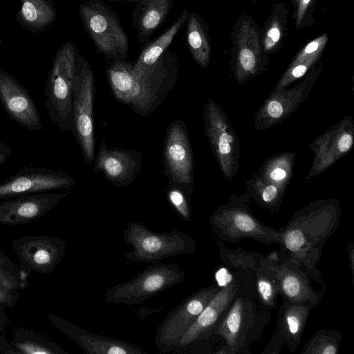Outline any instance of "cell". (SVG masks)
<instances>
[{"instance_id":"1","label":"cell","mask_w":354,"mask_h":354,"mask_svg":"<svg viewBox=\"0 0 354 354\" xmlns=\"http://www.w3.org/2000/svg\"><path fill=\"white\" fill-rule=\"evenodd\" d=\"M340 209L337 203H313L295 212L281 228L280 257L299 261L311 279L326 285L317 268L324 245L337 229Z\"/></svg>"},{"instance_id":"2","label":"cell","mask_w":354,"mask_h":354,"mask_svg":"<svg viewBox=\"0 0 354 354\" xmlns=\"http://www.w3.org/2000/svg\"><path fill=\"white\" fill-rule=\"evenodd\" d=\"M132 63L113 61L106 75L115 98L131 106L135 113L148 115L152 113L174 86L160 57L153 69L142 73L131 70Z\"/></svg>"},{"instance_id":"3","label":"cell","mask_w":354,"mask_h":354,"mask_svg":"<svg viewBox=\"0 0 354 354\" xmlns=\"http://www.w3.org/2000/svg\"><path fill=\"white\" fill-rule=\"evenodd\" d=\"M78 59L75 44H63L55 54L44 92L49 119L64 132L73 130V84Z\"/></svg>"},{"instance_id":"4","label":"cell","mask_w":354,"mask_h":354,"mask_svg":"<svg viewBox=\"0 0 354 354\" xmlns=\"http://www.w3.org/2000/svg\"><path fill=\"white\" fill-rule=\"evenodd\" d=\"M123 239L131 247L124 257L132 263H159L164 258L192 254L197 250L196 241L185 232H156L138 221L127 225L123 232Z\"/></svg>"},{"instance_id":"5","label":"cell","mask_w":354,"mask_h":354,"mask_svg":"<svg viewBox=\"0 0 354 354\" xmlns=\"http://www.w3.org/2000/svg\"><path fill=\"white\" fill-rule=\"evenodd\" d=\"M186 271L177 263H153L130 280L109 288L104 299L108 303L140 305L152 296L180 283Z\"/></svg>"},{"instance_id":"6","label":"cell","mask_w":354,"mask_h":354,"mask_svg":"<svg viewBox=\"0 0 354 354\" xmlns=\"http://www.w3.org/2000/svg\"><path fill=\"white\" fill-rule=\"evenodd\" d=\"M212 232L223 242L238 243L249 239L266 244L279 243L280 230L263 224L243 203L231 201L211 216Z\"/></svg>"},{"instance_id":"7","label":"cell","mask_w":354,"mask_h":354,"mask_svg":"<svg viewBox=\"0 0 354 354\" xmlns=\"http://www.w3.org/2000/svg\"><path fill=\"white\" fill-rule=\"evenodd\" d=\"M255 292L245 290L239 283L238 291L228 310L215 329L213 337H219L227 354L247 353L250 344L259 337Z\"/></svg>"},{"instance_id":"8","label":"cell","mask_w":354,"mask_h":354,"mask_svg":"<svg viewBox=\"0 0 354 354\" xmlns=\"http://www.w3.org/2000/svg\"><path fill=\"white\" fill-rule=\"evenodd\" d=\"M79 12L86 30L106 58L125 61L129 44L117 15L102 0L81 4Z\"/></svg>"},{"instance_id":"9","label":"cell","mask_w":354,"mask_h":354,"mask_svg":"<svg viewBox=\"0 0 354 354\" xmlns=\"http://www.w3.org/2000/svg\"><path fill=\"white\" fill-rule=\"evenodd\" d=\"M95 86L93 70L88 63L79 57L73 95V133L90 165L95 156L93 102Z\"/></svg>"},{"instance_id":"10","label":"cell","mask_w":354,"mask_h":354,"mask_svg":"<svg viewBox=\"0 0 354 354\" xmlns=\"http://www.w3.org/2000/svg\"><path fill=\"white\" fill-rule=\"evenodd\" d=\"M215 279L219 290L180 338L174 352L187 353L197 342L213 337L215 329L233 301L239 286L236 278L223 268L216 272Z\"/></svg>"},{"instance_id":"11","label":"cell","mask_w":354,"mask_h":354,"mask_svg":"<svg viewBox=\"0 0 354 354\" xmlns=\"http://www.w3.org/2000/svg\"><path fill=\"white\" fill-rule=\"evenodd\" d=\"M219 290L217 283L200 289L174 308L160 324L155 345L161 353L174 351L180 338Z\"/></svg>"},{"instance_id":"12","label":"cell","mask_w":354,"mask_h":354,"mask_svg":"<svg viewBox=\"0 0 354 354\" xmlns=\"http://www.w3.org/2000/svg\"><path fill=\"white\" fill-rule=\"evenodd\" d=\"M259 269L274 281L282 299L290 302L309 303L315 307L325 293L326 285L321 291L315 290L308 273L292 258L280 257L278 263H273L263 256Z\"/></svg>"},{"instance_id":"13","label":"cell","mask_w":354,"mask_h":354,"mask_svg":"<svg viewBox=\"0 0 354 354\" xmlns=\"http://www.w3.org/2000/svg\"><path fill=\"white\" fill-rule=\"evenodd\" d=\"M76 185L75 179L62 171L26 166L0 183V199L57 189L70 190Z\"/></svg>"},{"instance_id":"14","label":"cell","mask_w":354,"mask_h":354,"mask_svg":"<svg viewBox=\"0 0 354 354\" xmlns=\"http://www.w3.org/2000/svg\"><path fill=\"white\" fill-rule=\"evenodd\" d=\"M163 153L169 184L191 187L193 182V155L189 135L181 120H175L169 124Z\"/></svg>"},{"instance_id":"15","label":"cell","mask_w":354,"mask_h":354,"mask_svg":"<svg viewBox=\"0 0 354 354\" xmlns=\"http://www.w3.org/2000/svg\"><path fill=\"white\" fill-rule=\"evenodd\" d=\"M0 102L11 121L28 131H43L40 113L28 91L4 71H0Z\"/></svg>"},{"instance_id":"16","label":"cell","mask_w":354,"mask_h":354,"mask_svg":"<svg viewBox=\"0 0 354 354\" xmlns=\"http://www.w3.org/2000/svg\"><path fill=\"white\" fill-rule=\"evenodd\" d=\"M313 308L309 303H295L282 299L276 330L261 353H279L283 345L290 351H295Z\"/></svg>"},{"instance_id":"17","label":"cell","mask_w":354,"mask_h":354,"mask_svg":"<svg viewBox=\"0 0 354 354\" xmlns=\"http://www.w3.org/2000/svg\"><path fill=\"white\" fill-rule=\"evenodd\" d=\"M142 164V153L138 149H109L104 138L93 166V171H102L115 186H126L140 174Z\"/></svg>"},{"instance_id":"18","label":"cell","mask_w":354,"mask_h":354,"mask_svg":"<svg viewBox=\"0 0 354 354\" xmlns=\"http://www.w3.org/2000/svg\"><path fill=\"white\" fill-rule=\"evenodd\" d=\"M205 131L215 156L226 177L233 174L235 138L227 120L219 107L208 100L204 107Z\"/></svg>"},{"instance_id":"19","label":"cell","mask_w":354,"mask_h":354,"mask_svg":"<svg viewBox=\"0 0 354 354\" xmlns=\"http://www.w3.org/2000/svg\"><path fill=\"white\" fill-rule=\"evenodd\" d=\"M68 194V191L24 194L0 203V224L19 225L36 220L49 212Z\"/></svg>"},{"instance_id":"20","label":"cell","mask_w":354,"mask_h":354,"mask_svg":"<svg viewBox=\"0 0 354 354\" xmlns=\"http://www.w3.org/2000/svg\"><path fill=\"white\" fill-rule=\"evenodd\" d=\"M55 324L88 354L146 353L131 343L95 334L61 318L55 319Z\"/></svg>"},{"instance_id":"21","label":"cell","mask_w":354,"mask_h":354,"mask_svg":"<svg viewBox=\"0 0 354 354\" xmlns=\"http://www.w3.org/2000/svg\"><path fill=\"white\" fill-rule=\"evenodd\" d=\"M21 247V255L35 270L50 271L60 261L64 243L59 239H32Z\"/></svg>"},{"instance_id":"22","label":"cell","mask_w":354,"mask_h":354,"mask_svg":"<svg viewBox=\"0 0 354 354\" xmlns=\"http://www.w3.org/2000/svg\"><path fill=\"white\" fill-rule=\"evenodd\" d=\"M21 6L15 19L24 28L33 33L42 32L57 19L51 0H19Z\"/></svg>"},{"instance_id":"23","label":"cell","mask_w":354,"mask_h":354,"mask_svg":"<svg viewBox=\"0 0 354 354\" xmlns=\"http://www.w3.org/2000/svg\"><path fill=\"white\" fill-rule=\"evenodd\" d=\"M236 67L239 74L248 75L257 71L261 55L257 32L250 21L244 20L238 35Z\"/></svg>"},{"instance_id":"24","label":"cell","mask_w":354,"mask_h":354,"mask_svg":"<svg viewBox=\"0 0 354 354\" xmlns=\"http://www.w3.org/2000/svg\"><path fill=\"white\" fill-rule=\"evenodd\" d=\"M188 14V11L185 10L165 32L144 49L137 61L131 64L133 73H142L156 67L163 53L186 22Z\"/></svg>"},{"instance_id":"25","label":"cell","mask_w":354,"mask_h":354,"mask_svg":"<svg viewBox=\"0 0 354 354\" xmlns=\"http://www.w3.org/2000/svg\"><path fill=\"white\" fill-rule=\"evenodd\" d=\"M173 0H145L143 1L136 26L140 44H142L167 16Z\"/></svg>"},{"instance_id":"26","label":"cell","mask_w":354,"mask_h":354,"mask_svg":"<svg viewBox=\"0 0 354 354\" xmlns=\"http://www.w3.org/2000/svg\"><path fill=\"white\" fill-rule=\"evenodd\" d=\"M187 40L194 59L202 67L209 64L210 47L204 29L196 15L188 14Z\"/></svg>"},{"instance_id":"27","label":"cell","mask_w":354,"mask_h":354,"mask_svg":"<svg viewBox=\"0 0 354 354\" xmlns=\"http://www.w3.org/2000/svg\"><path fill=\"white\" fill-rule=\"evenodd\" d=\"M341 333L335 330L322 329L315 333L303 346L301 354H337Z\"/></svg>"},{"instance_id":"28","label":"cell","mask_w":354,"mask_h":354,"mask_svg":"<svg viewBox=\"0 0 354 354\" xmlns=\"http://www.w3.org/2000/svg\"><path fill=\"white\" fill-rule=\"evenodd\" d=\"M217 246L222 261L227 266L245 270H250L254 273L259 269L261 259L263 257L261 254L245 251L241 248L230 250L221 240L217 241Z\"/></svg>"},{"instance_id":"29","label":"cell","mask_w":354,"mask_h":354,"mask_svg":"<svg viewBox=\"0 0 354 354\" xmlns=\"http://www.w3.org/2000/svg\"><path fill=\"white\" fill-rule=\"evenodd\" d=\"M254 292L261 310H267L275 307L279 295L274 281L259 268L254 272Z\"/></svg>"},{"instance_id":"30","label":"cell","mask_w":354,"mask_h":354,"mask_svg":"<svg viewBox=\"0 0 354 354\" xmlns=\"http://www.w3.org/2000/svg\"><path fill=\"white\" fill-rule=\"evenodd\" d=\"M192 194L191 187L169 184L166 191L167 199L176 211L187 222L191 219L189 198Z\"/></svg>"},{"instance_id":"31","label":"cell","mask_w":354,"mask_h":354,"mask_svg":"<svg viewBox=\"0 0 354 354\" xmlns=\"http://www.w3.org/2000/svg\"><path fill=\"white\" fill-rule=\"evenodd\" d=\"M327 41L328 36L326 34H324L309 42L297 55L292 64V66L301 63L310 57L319 56L326 44Z\"/></svg>"},{"instance_id":"32","label":"cell","mask_w":354,"mask_h":354,"mask_svg":"<svg viewBox=\"0 0 354 354\" xmlns=\"http://www.w3.org/2000/svg\"><path fill=\"white\" fill-rule=\"evenodd\" d=\"M319 56H315L310 57L306 61L297 64L294 66H291L290 69L285 73L281 81L279 83V87H282L286 85L287 84L290 83L293 80H295L297 78L302 77L307 70L313 64V63L317 60Z\"/></svg>"},{"instance_id":"33","label":"cell","mask_w":354,"mask_h":354,"mask_svg":"<svg viewBox=\"0 0 354 354\" xmlns=\"http://www.w3.org/2000/svg\"><path fill=\"white\" fill-rule=\"evenodd\" d=\"M281 35V26L278 21L272 23L266 32L263 40L264 49L266 51L272 50L279 42Z\"/></svg>"},{"instance_id":"34","label":"cell","mask_w":354,"mask_h":354,"mask_svg":"<svg viewBox=\"0 0 354 354\" xmlns=\"http://www.w3.org/2000/svg\"><path fill=\"white\" fill-rule=\"evenodd\" d=\"M21 352L27 354H54L57 352L33 342H24L17 344Z\"/></svg>"},{"instance_id":"35","label":"cell","mask_w":354,"mask_h":354,"mask_svg":"<svg viewBox=\"0 0 354 354\" xmlns=\"http://www.w3.org/2000/svg\"><path fill=\"white\" fill-rule=\"evenodd\" d=\"M353 144V136L350 133L342 134L338 140L337 146L339 153H344L350 150Z\"/></svg>"},{"instance_id":"36","label":"cell","mask_w":354,"mask_h":354,"mask_svg":"<svg viewBox=\"0 0 354 354\" xmlns=\"http://www.w3.org/2000/svg\"><path fill=\"white\" fill-rule=\"evenodd\" d=\"M17 286V281L12 280L0 267V286L11 290L16 288Z\"/></svg>"},{"instance_id":"37","label":"cell","mask_w":354,"mask_h":354,"mask_svg":"<svg viewBox=\"0 0 354 354\" xmlns=\"http://www.w3.org/2000/svg\"><path fill=\"white\" fill-rule=\"evenodd\" d=\"M311 0H299L298 9L297 13V25H299L304 19L306 12Z\"/></svg>"},{"instance_id":"38","label":"cell","mask_w":354,"mask_h":354,"mask_svg":"<svg viewBox=\"0 0 354 354\" xmlns=\"http://www.w3.org/2000/svg\"><path fill=\"white\" fill-rule=\"evenodd\" d=\"M11 153V148L6 142H0V166L6 162Z\"/></svg>"},{"instance_id":"39","label":"cell","mask_w":354,"mask_h":354,"mask_svg":"<svg viewBox=\"0 0 354 354\" xmlns=\"http://www.w3.org/2000/svg\"><path fill=\"white\" fill-rule=\"evenodd\" d=\"M286 171L281 167L273 169L270 173V178L274 181H280L286 177Z\"/></svg>"},{"instance_id":"40","label":"cell","mask_w":354,"mask_h":354,"mask_svg":"<svg viewBox=\"0 0 354 354\" xmlns=\"http://www.w3.org/2000/svg\"><path fill=\"white\" fill-rule=\"evenodd\" d=\"M12 297L10 290L0 287V304H5L11 306Z\"/></svg>"},{"instance_id":"41","label":"cell","mask_w":354,"mask_h":354,"mask_svg":"<svg viewBox=\"0 0 354 354\" xmlns=\"http://www.w3.org/2000/svg\"><path fill=\"white\" fill-rule=\"evenodd\" d=\"M348 260H349L351 276L353 279V274H354V244H353V243H350V244L348 246Z\"/></svg>"},{"instance_id":"42","label":"cell","mask_w":354,"mask_h":354,"mask_svg":"<svg viewBox=\"0 0 354 354\" xmlns=\"http://www.w3.org/2000/svg\"><path fill=\"white\" fill-rule=\"evenodd\" d=\"M265 257L268 261L273 263H278L280 261L279 252L275 250L271 251Z\"/></svg>"},{"instance_id":"43","label":"cell","mask_w":354,"mask_h":354,"mask_svg":"<svg viewBox=\"0 0 354 354\" xmlns=\"http://www.w3.org/2000/svg\"><path fill=\"white\" fill-rule=\"evenodd\" d=\"M109 1H139V0H109Z\"/></svg>"},{"instance_id":"44","label":"cell","mask_w":354,"mask_h":354,"mask_svg":"<svg viewBox=\"0 0 354 354\" xmlns=\"http://www.w3.org/2000/svg\"><path fill=\"white\" fill-rule=\"evenodd\" d=\"M2 43H3V41H2V39H1V36H0V48H1V46H2Z\"/></svg>"},{"instance_id":"45","label":"cell","mask_w":354,"mask_h":354,"mask_svg":"<svg viewBox=\"0 0 354 354\" xmlns=\"http://www.w3.org/2000/svg\"><path fill=\"white\" fill-rule=\"evenodd\" d=\"M1 287V286H0Z\"/></svg>"}]
</instances>
